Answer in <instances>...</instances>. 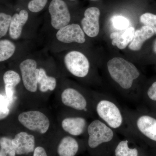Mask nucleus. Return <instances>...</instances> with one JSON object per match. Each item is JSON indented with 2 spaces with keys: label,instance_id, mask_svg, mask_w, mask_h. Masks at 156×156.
Instances as JSON below:
<instances>
[{
  "label": "nucleus",
  "instance_id": "1",
  "mask_svg": "<svg viewBox=\"0 0 156 156\" xmlns=\"http://www.w3.org/2000/svg\"><path fill=\"white\" fill-rule=\"evenodd\" d=\"M85 144L92 156H112L120 138L117 132L100 119L92 121L87 127Z\"/></svg>",
  "mask_w": 156,
  "mask_h": 156
},
{
  "label": "nucleus",
  "instance_id": "2",
  "mask_svg": "<svg viewBox=\"0 0 156 156\" xmlns=\"http://www.w3.org/2000/svg\"><path fill=\"white\" fill-rule=\"evenodd\" d=\"M123 109L129 137L145 146H156V118L142 109Z\"/></svg>",
  "mask_w": 156,
  "mask_h": 156
},
{
  "label": "nucleus",
  "instance_id": "3",
  "mask_svg": "<svg viewBox=\"0 0 156 156\" xmlns=\"http://www.w3.org/2000/svg\"><path fill=\"white\" fill-rule=\"evenodd\" d=\"M107 69L112 80L127 96L126 98L136 100L132 89L135 81L140 76L136 66L122 57H116L108 62Z\"/></svg>",
  "mask_w": 156,
  "mask_h": 156
},
{
  "label": "nucleus",
  "instance_id": "4",
  "mask_svg": "<svg viewBox=\"0 0 156 156\" xmlns=\"http://www.w3.org/2000/svg\"><path fill=\"white\" fill-rule=\"evenodd\" d=\"M95 103V112L100 120L123 136H129L124 109L112 97L102 95Z\"/></svg>",
  "mask_w": 156,
  "mask_h": 156
},
{
  "label": "nucleus",
  "instance_id": "5",
  "mask_svg": "<svg viewBox=\"0 0 156 156\" xmlns=\"http://www.w3.org/2000/svg\"><path fill=\"white\" fill-rule=\"evenodd\" d=\"M86 34L79 23H71L52 35L49 46L51 51L57 53L73 49L75 44H83Z\"/></svg>",
  "mask_w": 156,
  "mask_h": 156
},
{
  "label": "nucleus",
  "instance_id": "6",
  "mask_svg": "<svg viewBox=\"0 0 156 156\" xmlns=\"http://www.w3.org/2000/svg\"><path fill=\"white\" fill-rule=\"evenodd\" d=\"M63 66L72 76L84 79L89 76L91 64L86 55L75 49H69L56 53Z\"/></svg>",
  "mask_w": 156,
  "mask_h": 156
},
{
  "label": "nucleus",
  "instance_id": "7",
  "mask_svg": "<svg viewBox=\"0 0 156 156\" xmlns=\"http://www.w3.org/2000/svg\"><path fill=\"white\" fill-rule=\"evenodd\" d=\"M39 59L37 55L27 54L15 61L23 87L30 93H35L38 89Z\"/></svg>",
  "mask_w": 156,
  "mask_h": 156
},
{
  "label": "nucleus",
  "instance_id": "8",
  "mask_svg": "<svg viewBox=\"0 0 156 156\" xmlns=\"http://www.w3.org/2000/svg\"><path fill=\"white\" fill-rule=\"evenodd\" d=\"M48 6V24L53 34L72 23L71 11L66 0H51Z\"/></svg>",
  "mask_w": 156,
  "mask_h": 156
},
{
  "label": "nucleus",
  "instance_id": "9",
  "mask_svg": "<svg viewBox=\"0 0 156 156\" xmlns=\"http://www.w3.org/2000/svg\"><path fill=\"white\" fill-rule=\"evenodd\" d=\"M34 15L25 6L17 2V4L14 5V13L8 37L15 41L24 38L26 30L30 28L28 26L31 25V23H33Z\"/></svg>",
  "mask_w": 156,
  "mask_h": 156
},
{
  "label": "nucleus",
  "instance_id": "10",
  "mask_svg": "<svg viewBox=\"0 0 156 156\" xmlns=\"http://www.w3.org/2000/svg\"><path fill=\"white\" fill-rule=\"evenodd\" d=\"M18 122L23 127L31 131L43 134L47 133L50 126L48 117L37 110L23 112L18 115Z\"/></svg>",
  "mask_w": 156,
  "mask_h": 156
},
{
  "label": "nucleus",
  "instance_id": "11",
  "mask_svg": "<svg viewBox=\"0 0 156 156\" xmlns=\"http://www.w3.org/2000/svg\"><path fill=\"white\" fill-rule=\"evenodd\" d=\"M112 156H151L145 146L131 137L124 136L115 147Z\"/></svg>",
  "mask_w": 156,
  "mask_h": 156
},
{
  "label": "nucleus",
  "instance_id": "12",
  "mask_svg": "<svg viewBox=\"0 0 156 156\" xmlns=\"http://www.w3.org/2000/svg\"><path fill=\"white\" fill-rule=\"evenodd\" d=\"M61 101L65 106L81 112L89 111V102L80 91L73 87L65 88L61 93Z\"/></svg>",
  "mask_w": 156,
  "mask_h": 156
},
{
  "label": "nucleus",
  "instance_id": "13",
  "mask_svg": "<svg viewBox=\"0 0 156 156\" xmlns=\"http://www.w3.org/2000/svg\"><path fill=\"white\" fill-rule=\"evenodd\" d=\"M100 9L97 6H90L85 9L80 25L87 36L95 38L98 35L100 31Z\"/></svg>",
  "mask_w": 156,
  "mask_h": 156
},
{
  "label": "nucleus",
  "instance_id": "14",
  "mask_svg": "<svg viewBox=\"0 0 156 156\" xmlns=\"http://www.w3.org/2000/svg\"><path fill=\"white\" fill-rule=\"evenodd\" d=\"M23 44L9 37L0 40V62L16 60L26 55Z\"/></svg>",
  "mask_w": 156,
  "mask_h": 156
},
{
  "label": "nucleus",
  "instance_id": "15",
  "mask_svg": "<svg viewBox=\"0 0 156 156\" xmlns=\"http://www.w3.org/2000/svg\"><path fill=\"white\" fill-rule=\"evenodd\" d=\"M16 156H32L37 144L32 134L21 131L12 138Z\"/></svg>",
  "mask_w": 156,
  "mask_h": 156
},
{
  "label": "nucleus",
  "instance_id": "16",
  "mask_svg": "<svg viewBox=\"0 0 156 156\" xmlns=\"http://www.w3.org/2000/svg\"><path fill=\"white\" fill-rule=\"evenodd\" d=\"M46 66L45 58L39 56L38 85L39 90L43 93L55 90L57 83V79L48 74Z\"/></svg>",
  "mask_w": 156,
  "mask_h": 156
},
{
  "label": "nucleus",
  "instance_id": "17",
  "mask_svg": "<svg viewBox=\"0 0 156 156\" xmlns=\"http://www.w3.org/2000/svg\"><path fill=\"white\" fill-rule=\"evenodd\" d=\"M83 145L73 136H66L59 140L56 147L57 156H76Z\"/></svg>",
  "mask_w": 156,
  "mask_h": 156
},
{
  "label": "nucleus",
  "instance_id": "18",
  "mask_svg": "<svg viewBox=\"0 0 156 156\" xmlns=\"http://www.w3.org/2000/svg\"><path fill=\"white\" fill-rule=\"evenodd\" d=\"M88 123L86 119L82 116L68 117L62 120V129L71 136H77L87 132Z\"/></svg>",
  "mask_w": 156,
  "mask_h": 156
},
{
  "label": "nucleus",
  "instance_id": "19",
  "mask_svg": "<svg viewBox=\"0 0 156 156\" xmlns=\"http://www.w3.org/2000/svg\"><path fill=\"white\" fill-rule=\"evenodd\" d=\"M135 31L134 27H130L125 30L112 33L110 36L112 44L120 50L126 49L134 38Z\"/></svg>",
  "mask_w": 156,
  "mask_h": 156
},
{
  "label": "nucleus",
  "instance_id": "20",
  "mask_svg": "<svg viewBox=\"0 0 156 156\" xmlns=\"http://www.w3.org/2000/svg\"><path fill=\"white\" fill-rule=\"evenodd\" d=\"M14 13L12 4L1 5L0 11V39L8 37L9 28Z\"/></svg>",
  "mask_w": 156,
  "mask_h": 156
},
{
  "label": "nucleus",
  "instance_id": "21",
  "mask_svg": "<svg viewBox=\"0 0 156 156\" xmlns=\"http://www.w3.org/2000/svg\"><path fill=\"white\" fill-rule=\"evenodd\" d=\"M153 30L147 26H143L141 28L135 31L134 38L128 46L132 51H138L142 48L144 43L154 35Z\"/></svg>",
  "mask_w": 156,
  "mask_h": 156
},
{
  "label": "nucleus",
  "instance_id": "22",
  "mask_svg": "<svg viewBox=\"0 0 156 156\" xmlns=\"http://www.w3.org/2000/svg\"><path fill=\"white\" fill-rule=\"evenodd\" d=\"M2 79L5 89H11L15 91V88L22 82L19 72L14 69L6 71L3 74Z\"/></svg>",
  "mask_w": 156,
  "mask_h": 156
},
{
  "label": "nucleus",
  "instance_id": "23",
  "mask_svg": "<svg viewBox=\"0 0 156 156\" xmlns=\"http://www.w3.org/2000/svg\"><path fill=\"white\" fill-rule=\"evenodd\" d=\"M49 0H18L32 14H35L43 11L48 5Z\"/></svg>",
  "mask_w": 156,
  "mask_h": 156
},
{
  "label": "nucleus",
  "instance_id": "24",
  "mask_svg": "<svg viewBox=\"0 0 156 156\" xmlns=\"http://www.w3.org/2000/svg\"><path fill=\"white\" fill-rule=\"evenodd\" d=\"M0 156H16L12 138L8 136L0 138Z\"/></svg>",
  "mask_w": 156,
  "mask_h": 156
},
{
  "label": "nucleus",
  "instance_id": "25",
  "mask_svg": "<svg viewBox=\"0 0 156 156\" xmlns=\"http://www.w3.org/2000/svg\"><path fill=\"white\" fill-rule=\"evenodd\" d=\"M111 20L114 27L118 30H125L129 27L130 24L128 18L122 15H115Z\"/></svg>",
  "mask_w": 156,
  "mask_h": 156
},
{
  "label": "nucleus",
  "instance_id": "26",
  "mask_svg": "<svg viewBox=\"0 0 156 156\" xmlns=\"http://www.w3.org/2000/svg\"><path fill=\"white\" fill-rule=\"evenodd\" d=\"M140 21L144 25L151 27L156 34V14L151 12H145L141 14Z\"/></svg>",
  "mask_w": 156,
  "mask_h": 156
},
{
  "label": "nucleus",
  "instance_id": "27",
  "mask_svg": "<svg viewBox=\"0 0 156 156\" xmlns=\"http://www.w3.org/2000/svg\"><path fill=\"white\" fill-rule=\"evenodd\" d=\"M0 118L1 120H2L9 115L10 112L9 106L11 103L6 96L1 94L0 95Z\"/></svg>",
  "mask_w": 156,
  "mask_h": 156
},
{
  "label": "nucleus",
  "instance_id": "28",
  "mask_svg": "<svg viewBox=\"0 0 156 156\" xmlns=\"http://www.w3.org/2000/svg\"><path fill=\"white\" fill-rule=\"evenodd\" d=\"M145 98L148 101H156V81L148 88L145 93Z\"/></svg>",
  "mask_w": 156,
  "mask_h": 156
},
{
  "label": "nucleus",
  "instance_id": "29",
  "mask_svg": "<svg viewBox=\"0 0 156 156\" xmlns=\"http://www.w3.org/2000/svg\"><path fill=\"white\" fill-rule=\"evenodd\" d=\"M32 156H50L47 149L42 145H37Z\"/></svg>",
  "mask_w": 156,
  "mask_h": 156
},
{
  "label": "nucleus",
  "instance_id": "30",
  "mask_svg": "<svg viewBox=\"0 0 156 156\" xmlns=\"http://www.w3.org/2000/svg\"><path fill=\"white\" fill-rule=\"evenodd\" d=\"M11 0H1V5H10Z\"/></svg>",
  "mask_w": 156,
  "mask_h": 156
},
{
  "label": "nucleus",
  "instance_id": "31",
  "mask_svg": "<svg viewBox=\"0 0 156 156\" xmlns=\"http://www.w3.org/2000/svg\"><path fill=\"white\" fill-rule=\"evenodd\" d=\"M153 49L154 52L156 53V39L154 42Z\"/></svg>",
  "mask_w": 156,
  "mask_h": 156
},
{
  "label": "nucleus",
  "instance_id": "32",
  "mask_svg": "<svg viewBox=\"0 0 156 156\" xmlns=\"http://www.w3.org/2000/svg\"><path fill=\"white\" fill-rule=\"evenodd\" d=\"M89 1L92 2H98V1H99V0H89Z\"/></svg>",
  "mask_w": 156,
  "mask_h": 156
},
{
  "label": "nucleus",
  "instance_id": "33",
  "mask_svg": "<svg viewBox=\"0 0 156 156\" xmlns=\"http://www.w3.org/2000/svg\"><path fill=\"white\" fill-rule=\"evenodd\" d=\"M66 1H68V2H75V1H76V0H66Z\"/></svg>",
  "mask_w": 156,
  "mask_h": 156
}]
</instances>
